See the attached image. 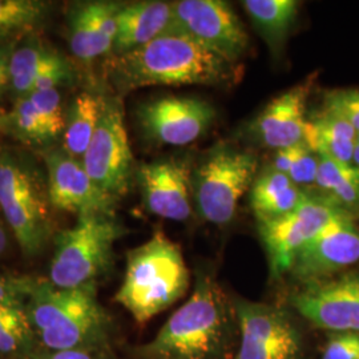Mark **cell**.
Listing matches in <instances>:
<instances>
[{"label":"cell","instance_id":"cell-1","mask_svg":"<svg viewBox=\"0 0 359 359\" xmlns=\"http://www.w3.org/2000/svg\"><path fill=\"white\" fill-rule=\"evenodd\" d=\"M108 69L123 92L154 86H224L237 77L236 63L173 28L137 50L115 56Z\"/></svg>","mask_w":359,"mask_h":359},{"label":"cell","instance_id":"cell-2","mask_svg":"<svg viewBox=\"0 0 359 359\" xmlns=\"http://www.w3.org/2000/svg\"><path fill=\"white\" fill-rule=\"evenodd\" d=\"M236 322L234 306L219 285L201 273L189 299L142 346V358L226 359Z\"/></svg>","mask_w":359,"mask_h":359},{"label":"cell","instance_id":"cell-3","mask_svg":"<svg viewBox=\"0 0 359 359\" xmlns=\"http://www.w3.org/2000/svg\"><path fill=\"white\" fill-rule=\"evenodd\" d=\"M189 285V269L179 245L157 231L129 252L126 276L115 299L135 321L145 323L180 301Z\"/></svg>","mask_w":359,"mask_h":359},{"label":"cell","instance_id":"cell-4","mask_svg":"<svg viewBox=\"0 0 359 359\" xmlns=\"http://www.w3.org/2000/svg\"><path fill=\"white\" fill-rule=\"evenodd\" d=\"M41 342L59 350H87L105 333L107 314L96 298L95 283L60 289L50 281H36L27 311Z\"/></svg>","mask_w":359,"mask_h":359},{"label":"cell","instance_id":"cell-5","mask_svg":"<svg viewBox=\"0 0 359 359\" xmlns=\"http://www.w3.org/2000/svg\"><path fill=\"white\" fill-rule=\"evenodd\" d=\"M124 233L114 213L79 215L76 225L55 238L50 283L60 289L96 283L108 269L114 245Z\"/></svg>","mask_w":359,"mask_h":359},{"label":"cell","instance_id":"cell-6","mask_svg":"<svg viewBox=\"0 0 359 359\" xmlns=\"http://www.w3.org/2000/svg\"><path fill=\"white\" fill-rule=\"evenodd\" d=\"M258 158L231 148L209 154L193 179L197 210L208 222L226 225L236 216L240 200L256 180Z\"/></svg>","mask_w":359,"mask_h":359},{"label":"cell","instance_id":"cell-7","mask_svg":"<svg viewBox=\"0 0 359 359\" xmlns=\"http://www.w3.org/2000/svg\"><path fill=\"white\" fill-rule=\"evenodd\" d=\"M0 209L27 256L44 249L52 219L38 180L10 154L0 157Z\"/></svg>","mask_w":359,"mask_h":359},{"label":"cell","instance_id":"cell-8","mask_svg":"<svg viewBox=\"0 0 359 359\" xmlns=\"http://www.w3.org/2000/svg\"><path fill=\"white\" fill-rule=\"evenodd\" d=\"M347 212L326 196L308 194L306 200L293 212L258 221V233L266 250L271 276L280 278L290 271L299 250L333 219Z\"/></svg>","mask_w":359,"mask_h":359},{"label":"cell","instance_id":"cell-9","mask_svg":"<svg viewBox=\"0 0 359 359\" xmlns=\"http://www.w3.org/2000/svg\"><path fill=\"white\" fill-rule=\"evenodd\" d=\"M81 163L93 184L105 196L117 201L129 192L133 154L123 108L117 100H105L99 127Z\"/></svg>","mask_w":359,"mask_h":359},{"label":"cell","instance_id":"cell-10","mask_svg":"<svg viewBox=\"0 0 359 359\" xmlns=\"http://www.w3.org/2000/svg\"><path fill=\"white\" fill-rule=\"evenodd\" d=\"M240 346L233 359H301L304 337L283 309L245 299L234 302Z\"/></svg>","mask_w":359,"mask_h":359},{"label":"cell","instance_id":"cell-11","mask_svg":"<svg viewBox=\"0 0 359 359\" xmlns=\"http://www.w3.org/2000/svg\"><path fill=\"white\" fill-rule=\"evenodd\" d=\"M173 29L237 63L249 38L237 13L221 0H180L173 3Z\"/></svg>","mask_w":359,"mask_h":359},{"label":"cell","instance_id":"cell-12","mask_svg":"<svg viewBox=\"0 0 359 359\" xmlns=\"http://www.w3.org/2000/svg\"><path fill=\"white\" fill-rule=\"evenodd\" d=\"M290 305L309 322L333 333H359V274L305 285Z\"/></svg>","mask_w":359,"mask_h":359},{"label":"cell","instance_id":"cell-13","mask_svg":"<svg viewBox=\"0 0 359 359\" xmlns=\"http://www.w3.org/2000/svg\"><path fill=\"white\" fill-rule=\"evenodd\" d=\"M137 116L144 133L152 142L184 147L205 135L216 111L201 99L164 96L142 105Z\"/></svg>","mask_w":359,"mask_h":359},{"label":"cell","instance_id":"cell-14","mask_svg":"<svg viewBox=\"0 0 359 359\" xmlns=\"http://www.w3.org/2000/svg\"><path fill=\"white\" fill-rule=\"evenodd\" d=\"M359 261V228L341 215L322 229L295 257L290 273L304 285L321 283Z\"/></svg>","mask_w":359,"mask_h":359},{"label":"cell","instance_id":"cell-15","mask_svg":"<svg viewBox=\"0 0 359 359\" xmlns=\"http://www.w3.org/2000/svg\"><path fill=\"white\" fill-rule=\"evenodd\" d=\"M137 180L147 209L158 217L187 221L192 213L191 164L184 158H167L142 164Z\"/></svg>","mask_w":359,"mask_h":359},{"label":"cell","instance_id":"cell-16","mask_svg":"<svg viewBox=\"0 0 359 359\" xmlns=\"http://www.w3.org/2000/svg\"><path fill=\"white\" fill-rule=\"evenodd\" d=\"M48 198L53 206L71 213H114L115 200L93 184L80 160L65 151L46 154Z\"/></svg>","mask_w":359,"mask_h":359},{"label":"cell","instance_id":"cell-17","mask_svg":"<svg viewBox=\"0 0 359 359\" xmlns=\"http://www.w3.org/2000/svg\"><path fill=\"white\" fill-rule=\"evenodd\" d=\"M310 90L311 81L308 80L271 100L252 124L257 142L276 151L305 142Z\"/></svg>","mask_w":359,"mask_h":359},{"label":"cell","instance_id":"cell-18","mask_svg":"<svg viewBox=\"0 0 359 359\" xmlns=\"http://www.w3.org/2000/svg\"><path fill=\"white\" fill-rule=\"evenodd\" d=\"M123 4L90 1L79 6L71 16L69 46L80 60L90 62L114 50L117 15Z\"/></svg>","mask_w":359,"mask_h":359},{"label":"cell","instance_id":"cell-19","mask_svg":"<svg viewBox=\"0 0 359 359\" xmlns=\"http://www.w3.org/2000/svg\"><path fill=\"white\" fill-rule=\"evenodd\" d=\"M173 27V3L136 1L121 6L117 15L114 53L120 56L137 50Z\"/></svg>","mask_w":359,"mask_h":359},{"label":"cell","instance_id":"cell-20","mask_svg":"<svg viewBox=\"0 0 359 359\" xmlns=\"http://www.w3.org/2000/svg\"><path fill=\"white\" fill-rule=\"evenodd\" d=\"M309 193L290 177L273 168H265L250 189V206L258 221L281 217L301 205Z\"/></svg>","mask_w":359,"mask_h":359},{"label":"cell","instance_id":"cell-21","mask_svg":"<svg viewBox=\"0 0 359 359\" xmlns=\"http://www.w3.org/2000/svg\"><path fill=\"white\" fill-rule=\"evenodd\" d=\"M357 136L358 132L346 120L322 111L314 120H308L305 142L316 154L353 164Z\"/></svg>","mask_w":359,"mask_h":359},{"label":"cell","instance_id":"cell-22","mask_svg":"<svg viewBox=\"0 0 359 359\" xmlns=\"http://www.w3.org/2000/svg\"><path fill=\"white\" fill-rule=\"evenodd\" d=\"M243 6L266 44L273 51H280L294 26L299 3L297 0H245Z\"/></svg>","mask_w":359,"mask_h":359},{"label":"cell","instance_id":"cell-23","mask_svg":"<svg viewBox=\"0 0 359 359\" xmlns=\"http://www.w3.org/2000/svg\"><path fill=\"white\" fill-rule=\"evenodd\" d=\"M320 156L316 185L322 194L344 209L350 216H359V169L353 164L337 161L326 154Z\"/></svg>","mask_w":359,"mask_h":359},{"label":"cell","instance_id":"cell-24","mask_svg":"<svg viewBox=\"0 0 359 359\" xmlns=\"http://www.w3.org/2000/svg\"><path fill=\"white\" fill-rule=\"evenodd\" d=\"M104 103L102 97L87 92L75 99L65 123L63 151L68 156L83 158L99 127Z\"/></svg>","mask_w":359,"mask_h":359},{"label":"cell","instance_id":"cell-25","mask_svg":"<svg viewBox=\"0 0 359 359\" xmlns=\"http://www.w3.org/2000/svg\"><path fill=\"white\" fill-rule=\"evenodd\" d=\"M65 65L67 60L55 51L43 46H26L13 51L8 65L10 81L15 92L27 96L40 77Z\"/></svg>","mask_w":359,"mask_h":359},{"label":"cell","instance_id":"cell-26","mask_svg":"<svg viewBox=\"0 0 359 359\" xmlns=\"http://www.w3.org/2000/svg\"><path fill=\"white\" fill-rule=\"evenodd\" d=\"M31 320L22 305H0V351L13 353L23 346L29 337Z\"/></svg>","mask_w":359,"mask_h":359},{"label":"cell","instance_id":"cell-27","mask_svg":"<svg viewBox=\"0 0 359 359\" xmlns=\"http://www.w3.org/2000/svg\"><path fill=\"white\" fill-rule=\"evenodd\" d=\"M44 13L46 4L41 1L0 0V36L36 25Z\"/></svg>","mask_w":359,"mask_h":359},{"label":"cell","instance_id":"cell-28","mask_svg":"<svg viewBox=\"0 0 359 359\" xmlns=\"http://www.w3.org/2000/svg\"><path fill=\"white\" fill-rule=\"evenodd\" d=\"M8 126L27 142H43L50 140L41 117L27 96H22L8 116Z\"/></svg>","mask_w":359,"mask_h":359},{"label":"cell","instance_id":"cell-29","mask_svg":"<svg viewBox=\"0 0 359 359\" xmlns=\"http://www.w3.org/2000/svg\"><path fill=\"white\" fill-rule=\"evenodd\" d=\"M29 102L35 107L39 115L41 117L50 140L57 137L62 132H65V123L62 97L57 90H36L27 95Z\"/></svg>","mask_w":359,"mask_h":359},{"label":"cell","instance_id":"cell-30","mask_svg":"<svg viewBox=\"0 0 359 359\" xmlns=\"http://www.w3.org/2000/svg\"><path fill=\"white\" fill-rule=\"evenodd\" d=\"M323 112L338 116L359 133V90H330L323 97Z\"/></svg>","mask_w":359,"mask_h":359},{"label":"cell","instance_id":"cell-31","mask_svg":"<svg viewBox=\"0 0 359 359\" xmlns=\"http://www.w3.org/2000/svg\"><path fill=\"white\" fill-rule=\"evenodd\" d=\"M318 167H320V156L305 142L295 158L293 167L289 170L287 176L299 188L316 185Z\"/></svg>","mask_w":359,"mask_h":359},{"label":"cell","instance_id":"cell-32","mask_svg":"<svg viewBox=\"0 0 359 359\" xmlns=\"http://www.w3.org/2000/svg\"><path fill=\"white\" fill-rule=\"evenodd\" d=\"M322 359H359V333H333Z\"/></svg>","mask_w":359,"mask_h":359},{"label":"cell","instance_id":"cell-33","mask_svg":"<svg viewBox=\"0 0 359 359\" xmlns=\"http://www.w3.org/2000/svg\"><path fill=\"white\" fill-rule=\"evenodd\" d=\"M36 281L31 278H13L0 276V305H22V299L29 297Z\"/></svg>","mask_w":359,"mask_h":359},{"label":"cell","instance_id":"cell-34","mask_svg":"<svg viewBox=\"0 0 359 359\" xmlns=\"http://www.w3.org/2000/svg\"><path fill=\"white\" fill-rule=\"evenodd\" d=\"M304 144H305V142L295 144V145H292V147L277 149L270 167L276 169V170H278V172H281V173L287 175L289 170L293 167L295 158H297V156L299 154V151L302 149Z\"/></svg>","mask_w":359,"mask_h":359},{"label":"cell","instance_id":"cell-35","mask_svg":"<svg viewBox=\"0 0 359 359\" xmlns=\"http://www.w3.org/2000/svg\"><path fill=\"white\" fill-rule=\"evenodd\" d=\"M38 359H95L88 350H59V351H52L51 354L41 357Z\"/></svg>","mask_w":359,"mask_h":359},{"label":"cell","instance_id":"cell-36","mask_svg":"<svg viewBox=\"0 0 359 359\" xmlns=\"http://www.w3.org/2000/svg\"><path fill=\"white\" fill-rule=\"evenodd\" d=\"M13 53V50L8 46L0 47V69H7L8 68Z\"/></svg>","mask_w":359,"mask_h":359},{"label":"cell","instance_id":"cell-37","mask_svg":"<svg viewBox=\"0 0 359 359\" xmlns=\"http://www.w3.org/2000/svg\"><path fill=\"white\" fill-rule=\"evenodd\" d=\"M7 244H8L7 233H6L4 226L0 224V256L6 252V249H7Z\"/></svg>","mask_w":359,"mask_h":359},{"label":"cell","instance_id":"cell-38","mask_svg":"<svg viewBox=\"0 0 359 359\" xmlns=\"http://www.w3.org/2000/svg\"><path fill=\"white\" fill-rule=\"evenodd\" d=\"M10 81V75H8V68L7 69H0V92L4 90L7 83Z\"/></svg>","mask_w":359,"mask_h":359},{"label":"cell","instance_id":"cell-39","mask_svg":"<svg viewBox=\"0 0 359 359\" xmlns=\"http://www.w3.org/2000/svg\"><path fill=\"white\" fill-rule=\"evenodd\" d=\"M353 165L359 169V142L355 144V149H354V154H353Z\"/></svg>","mask_w":359,"mask_h":359},{"label":"cell","instance_id":"cell-40","mask_svg":"<svg viewBox=\"0 0 359 359\" xmlns=\"http://www.w3.org/2000/svg\"><path fill=\"white\" fill-rule=\"evenodd\" d=\"M7 124H8V116L3 115L0 112V129H4Z\"/></svg>","mask_w":359,"mask_h":359},{"label":"cell","instance_id":"cell-41","mask_svg":"<svg viewBox=\"0 0 359 359\" xmlns=\"http://www.w3.org/2000/svg\"><path fill=\"white\" fill-rule=\"evenodd\" d=\"M357 142H359V133H358V136H357Z\"/></svg>","mask_w":359,"mask_h":359}]
</instances>
